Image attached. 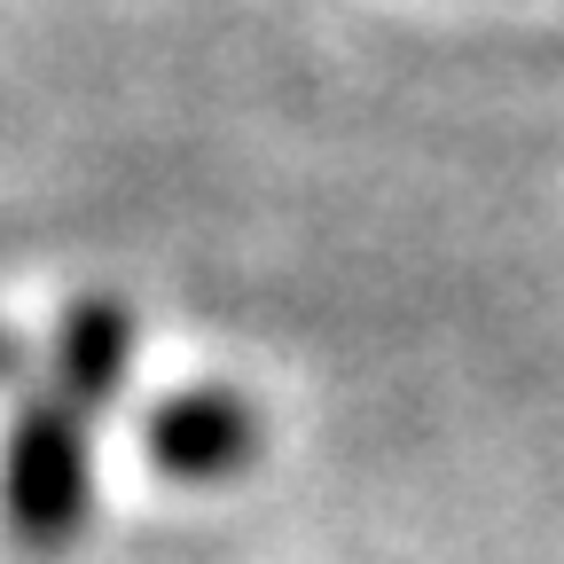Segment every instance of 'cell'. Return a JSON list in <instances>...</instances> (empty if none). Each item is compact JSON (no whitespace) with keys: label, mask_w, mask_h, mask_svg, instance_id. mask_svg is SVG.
<instances>
[{"label":"cell","mask_w":564,"mask_h":564,"mask_svg":"<svg viewBox=\"0 0 564 564\" xmlns=\"http://www.w3.org/2000/svg\"><path fill=\"white\" fill-rule=\"evenodd\" d=\"M87 400H70L63 384H47L40 400H24L17 432H9V463H0V510L24 549H63L87 525Z\"/></svg>","instance_id":"cell-1"},{"label":"cell","mask_w":564,"mask_h":564,"mask_svg":"<svg viewBox=\"0 0 564 564\" xmlns=\"http://www.w3.org/2000/svg\"><path fill=\"white\" fill-rule=\"evenodd\" d=\"M126 361H133V314L110 306V299L70 306V322H63V337H55V384H63L70 400L102 408V400H118Z\"/></svg>","instance_id":"cell-3"},{"label":"cell","mask_w":564,"mask_h":564,"mask_svg":"<svg viewBox=\"0 0 564 564\" xmlns=\"http://www.w3.org/2000/svg\"><path fill=\"white\" fill-rule=\"evenodd\" d=\"M150 455L173 478H228L259 455V415L236 392H188L150 415Z\"/></svg>","instance_id":"cell-2"},{"label":"cell","mask_w":564,"mask_h":564,"mask_svg":"<svg viewBox=\"0 0 564 564\" xmlns=\"http://www.w3.org/2000/svg\"><path fill=\"white\" fill-rule=\"evenodd\" d=\"M24 361V352H17V337H0V384H9V369Z\"/></svg>","instance_id":"cell-4"}]
</instances>
